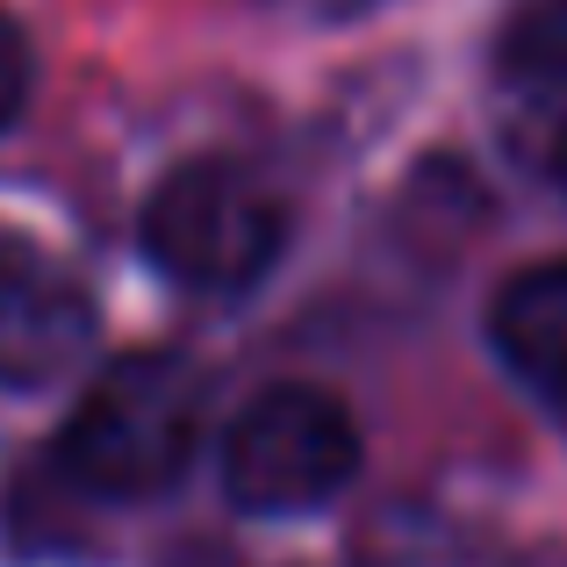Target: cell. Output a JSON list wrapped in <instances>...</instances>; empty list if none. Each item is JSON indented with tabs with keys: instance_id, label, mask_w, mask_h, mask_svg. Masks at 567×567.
I'll return each instance as SVG.
<instances>
[{
	"instance_id": "obj_1",
	"label": "cell",
	"mask_w": 567,
	"mask_h": 567,
	"mask_svg": "<svg viewBox=\"0 0 567 567\" xmlns=\"http://www.w3.org/2000/svg\"><path fill=\"white\" fill-rule=\"evenodd\" d=\"M208 374L187 352H123L86 381L58 431V474L65 488L101 503H152L187 482L202 445Z\"/></svg>"
},
{
	"instance_id": "obj_2",
	"label": "cell",
	"mask_w": 567,
	"mask_h": 567,
	"mask_svg": "<svg viewBox=\"0 0 567 567\" xmlns=\"http://www.w3.org/2000/svg\"><path fill=\"white\" fill-rule=\"evenodd\" d=\"M137 245L173 288L245 295L288 251L280 194L237 158H181L137 208Z\"/></svg>"
},
{
	"instance_id": "obj_3",
	"label": "cell",
	"mask_w": 567,
	"mask_h": 567,
	"mask_svg": "<svg viewBox=\"0 0 567 567\" xmlns=\"http://www.w3.org/2000/svg\"><path fill=\"white\" fill-rule=\"evenodd\" d=\"M360 416L317 381H274L223 431V496L237 517H309L360 474Z\"/></svg>"
},
{
	"instance_id": "obj_4",
	"label": "cell",
	"mask_w": 567,
	"mask_h": 567,
	"mask_svg": "<svg viewBox=\"0 0 567 567\" xmlns=\"http://www.w3.org/2000/svg\"><path fill=\"white\" fill-rule=\"evenodd\" d=\"M94 295L65 274V259L0 223V388H51L94 352Z\"/></svg>"
},
{
	"instance_id": "obj_5",
	"label": "cell",
	"mask_w": 567,
	"mask_h": 567,
	"mask_svg": "<svg viewBox=\"0 0 567 567\" xmlns=\"http://www.w3.org/2000/svg\"><path fill=\"white\" fill-rule=\"evenodd\" d=\"M488 352L525 395L567 410V259L517 266L488 295Z\"/></svg>"
},
{
	"instance_id": "obj_6",
	"label": "cell",
	"mask_w": 567,
	"mask_h": 567,
	"mask_svg": "<svg viewBox=\"0 0 567 567\" xmlns=\"http://www.w3.org/2000/svg\"><path fill=\"white\" fill-rule=\"evenodd\" d=\"M496 72L525 94L567 86V0H511L496 29Z\"/></svg>"
},
{
	"instance_id": "obj_7",
	"label": "cell",
	"mask_w": 567,
	"mask_h": 567,
	"mask_svg": "<svg viewBox=\"0 0 567 567\" xmlns=\"http://www.w3.org/2000/svg\"><path fill=\"white\" fill-rule=\"evenodd\" d=\"M482 546L431 511H381L367 532V567H474Z\"/></svg>"
},
{
	"instance_id": "obj_8",
	"label": "cell",
	"mask_w": 567,
	"mask_h": 567,
	"mask_svg": "<svg viewBox=\"0 0 567 567\" xmlns=\"http://www.w3.org/2000/svg\"><path fill=\"white\" fill-rule=\"evenodd\" d=\"M29 94H37V51H29V29L14 14H0V137L22 123Z\"/></svg>"
},
{
	"instance_id": "obj_9",
	"label": "cell",
	"mask_w": 567,
	"mask_h": 567,
	"mask_svg": "<svg viewBox=\"0 0 567 567\" xmlns=\"http://www.w3.org/2000/svg\"><path fill=\"white\" fill-rule=\"evenodd\" d=\"M554 181L567 187V130H560V144H554Z\"/></svg>"
}]
</instances>
